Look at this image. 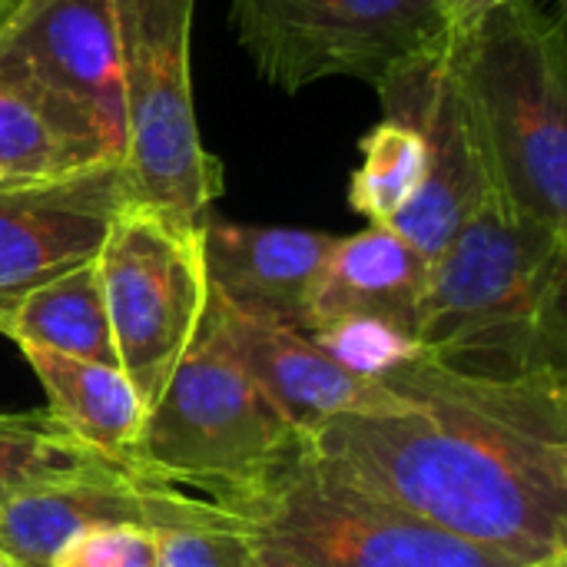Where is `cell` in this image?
I'll list each match as a JSON object with an SVG mask.
<instances>
[{"mask_svg": "<svg viewBox=\"0 0 567 567\" xmlns=\"http://www.w3.org/2000/svg\"><path fill=\"white\" fill-rule=\"evenodd\" d=\"M395 412H349L306 449L425 518L525 565L567 551V372H468L419 352L382 379Z\"/></svg>", "mask_w": 567, "mask_h": 567, "instance_id": "6da1fadb", "label": "cell"}, {"mask_svg": "<svg viewBox=\"0 0 567 567\" xmlns=\"http://www.w3.org/2000/svg\"><path fill=\"white\" fill-rule=\"evenodd\" d=\"M567 236L492 193L435 256L419 346L468 372H565Z\"/></svg>", "mask_w": 567, "mask_h": 567, "instance_id": "7a4b0ae2", "label": "cell"}, {"mask_svg": "<svg viewBox=\"0 0 567 567\" xmlns=\"http://www.w3.org/2000/svg\"><path fill=\"white\" fill-rule=\"evenodd\" d=\"M495 193L567 236V43L542 0H505L449 47Z\"/></svg>", "mask_w": 567, "mask_h": 567, "instance_id": "3957f363", "label": "cell"}, {"mask_svg": "<svg viewBox=\"0 0 567 567\" xmlns=\"http://www.w3.org/2000/svg\"><path fill=\"white\" fill-rule=\"evenodd\" d=\"M302 449V435L203 329L166 392L146 412L126 472L136 478L196 488L236 512L252 502Z\"/></svg>", "mask_w": 567, "mask_h": 567, "instance_id": "277c9868", "label": "cell"}, {"mask_svg": "<svg viewBox=\"0 0 567 567\" xmlns=\"http://www.w3.org/2000/svg\"><path fill=\"white\" fill-rule=\"evenodd\" d=\"M196 0H116L123 166L136 206L183 233H199L226 186L223 163L203 146L189 33Z\"/></svg>", "mask_w": 567, "mask_h": 567, "instance_id": "5b68a950", "label": "cell"}, {"mask_svg": "<svg viewBox=\"0 0 567 567\" xmlns=\"http://www.w3.org/2000/svg\"><path fill=\"white\" fill-rule=\"evenodd\" d=\"M229 17L262 80L286 93L355 76L389 96L455 37L442 0H233Z\"/></svg>", "mask_w": 567, "mask_h": 567, "instance_id": "8992f818", "label": "cell"}, {"mask_svg": "<svg viewBox=\"0 0 567 567\" xmlns=\"http://www.w3.org/2000/svg\"><path fill=\"white\" fill-rule=\"evenodd\" d=\"M236 515L312 567H522L495 548L455 538L359 485L312 449L299 455Z\"/></svg>", "mask_w": 567, "mask_h": 567, "instance_id": "52a82bcc", "label": "cell"}, {"mask_svg": "<svg viewBox=\"0 0 567 567\" xmlns=\"http://www.w3.org/2000/svg\"><path fill=\"white\" fill-rule=\"evenodd\" d=\"M96 269L116 365L150 412L206 319L209 279L199 233H183L133 203L113 223Z\"/></svg>", "mask_w": 567, "mask_h": 567, "instance_id": "ba28073f", "label": "cell"}, {"mask_svg": "<svg viewBox=\"0 0 567 567\" xmlns=\"http://www.w3.org/2000/svg\"><path fill=\"white\" fill-rule=\"evenodd\" d=\"M0 86L63 136L123 159L116 0H17L0 20Z\"/></svg>", "mask_w": 567, "mask_h": 567, "instance_id": "9c48e42d", "label": "cell"}, {"mask_svg": "<svg viewBox=\"0 0 567 567\" xmlns=\"http://www.w3.org/2000/svg\"><path fill=\"white\" fill-rule=\"evenodd\" d=\"M133 203L120 159L56 179L0 186V322L33 289L93 262Z\"/></svg>", "mask_w": 567, "mask_h": 567, "instance_id": "30bf717a", "label": "cell"}, {"mask_svg": "<svg viewBox=\"0 0 567 567\" xmlns=\"http://www.w3.org/2000/svg\"><path fill=\"white\" fill-rule=\"evenodd\" d=\"M382 106L385 116L409 120L422 133L429 156L419 193L389 223V229L435 262L468 216L495 193L488 156L462 96L449 50L435 66L382 96Z\"/></svg>", "mask_w": 567, "mask_h": 567, "instance_id": "8fae6325", "label": "cell"}, {"mask_svg": "<svg viewBox=\"0 0 567 567\" xmlns=\"http://www.w3.org/2000/svg\"><path fill=\"white\" fill-rule=\"evenodd\" d=\"M140 525L150 532L196 525H243V518L203 495L136 478L110 465L63 485L0 505V551L23 567H47L56 548L83 528Z\"/></svg>", "mask_w": 567, "mask_h": 567, "instance_id": "7c38bea8", "label": "cell"}, {"mask_svg": "<svg viewBox=\"0 0 567 567\" xmlns=\"http://www.w3.org/2000/svg\"><path fill=\"white\" fill-rule=\"evenodd\" d=\"M206 322L226 355L302 439L349 412L402 409V399L392 389L342 369L302 329L239 312L213 289Z\"/></svg>", "mask_w": 567, "mask_h": 567, "instance_id": "4fadbf2b", "label": "cell"}, {"mask_svg": "<svg viewBox=\"0 0 567 567\" xmlns=\"http://www.w3.org/2000/svg\"><path fill=\"white\" fill-rule=\"evenodd\" d=\"M209 289L233 309L306 332L319 272L339 236L289 226H243L216 219L199 226Z\"/></svg>", "mask_w": 567, "mask_h": 567, "instance_id": "5bb4252c", "label": "cell"}, {"mask_svg": "<svg viewBox=\"0 0 567 567\" xmlns=\"http://www.w3.org/2000/svg\"><path fill=\"white\" fill-rule=\"evenodd\" d=\"M429 276L432 262L389 226L339 236L319 272L306 332L332 319H379L419 339Z\"/></svg>", "mask_w": 567, "mask_h": 567, "instance_id": "9a60e30c", "label": "cell"}, {"mask_svg": "<svg viewBox=\"0 0 567 567\" xmlns=\"http://www.w3.org/2000/svg\"><path fill=\"white\" fill-rule=\"evenodd\" d=\"M43 385L50 419L96 455L126 468L143 429V405L116 365H100L47 349H20Z\"/></svg>", "mask_w": 567, "mask_h": 567, "instance_id": "2e32d148", "label": "cell"}, {"mask_svg": "<svg viewBox=\"0 0 567 567\" xmlns=\"http://www.w3.org/2000/svg\"><path fill=\"white\" fill-rule=\"evenodd\" d=\"M0 336H7L17 349H47L100 365H116L96 259L33 289L0 322Z\"/></svg>", "mask_w": 567, "mask_h": 567, "instance_id": "e0dca14e", "label": "cell"}, {"mask_svg": "<svg viewBox=\"0 0 567 567\" xmlns=\"http://www.w3.org/2000/svg\"><path fill=\"white\" fill-rule=\"evenodd\" d=\"M110 465L116 462L76 442L50 415L0 412V505Z\"/></svg>", "mask_w": 567, "mask_h": 567, "instance_id": "ac0fdd59", "label": "cell"}, {"mask_svg": "<svg viewBox=\"0 0 567 567\" xmlns=\"http://www.w3.org/2000/svg\"><path fill=\"white\" fill-rule=\"evenodd\" d=\"M425 140L399 116H385L362 140V166L349 179V206L372 226H389L425 179Z\"/></svg>", "mask_w": 567, "mask_h": 567, "instance_id": "d6986e66", "label": "cell"}, {"mask_svg": "<svg viewBox=\"0 0 567 567\" xmlns=\"http://www.w3.org/2000/svg\"><path fill=\"white\" fill-rule=\"evenodd\" d=\"M106 159L110 156L93 146L53 130L23 100L0 86V186L56 179Z\"/></svg>", "mask_w": 567, "mask_h": 567, "instance_id": "ffe728a7", "label": "cell"}, {"mask_svg": "<svg viewBox=\"0 0 567 567\" xmlns=\"http://www.w3.org/2000/svg\"><path fill=\"white\" fill-rule=\"evenodd\" d=\"M306 336L342 369L375 382L422 352L415 336L379 319H332L309 329Z\"/></svg>", "mask_w": 567, "mask_h": 567, "instance_id": "44dd1931", "label": "cell"}, {"mask_svg": "<svg viewBox=\"0 0 567 567\" xmlns=\"http://www.w3.org/2000/svg\"><path fill=\"white\" fill-rule=\"evenodd\" d=\"M47 567H159L156 532L140 525H96L66 538Z\"/></svg>", "mask_w": 567, "mask_h": 567, "instance_id": "7402d4cb", "label": "cell"}, {"mask_svg": "<svg viewBox=\"0 0 567 567\" xmlns=\"http://www.w3.org/2000/svg\"><path fill=\"white\" fill-rule=\"evenodd\" d=\"M159 567H246L252 532L243 525H196L156 532Z\"/></svg>", "mask_w": 567, "mask_h": 567, "instance_id": "603a6c76", "label": "cell"}, {"mask_svg": "<svg viewBox=\"0 0 567 567\" xmlns=\"http://www.w3.org/2000/svg\"><path fill=\"white\" fill-rule=\"evenodd\" d=\"M246 567H312L302 555H296L292 548L266 538V535H256L252 532V545H249V565Z\"/></svg>", "mask_w": 567, "mask_h": 567, "instance_id": "cb8c5ba5", "label": "cell"}, {"mask_svg": "<svg viewBox=\"0 0 567 567\" xmlns=\"http://www.w3.org/2000/svg\"><path fill=\"white\" fill-rule=\"evenodd\" d=\"M502 3H505V0H442V7H445V13H449V20H452L455 33L465 30L468 23H475L478 17H485L488 10L502 7Z\"/></svg>", "mask_w": 567, "mask_h": 567, "instance_id": "d4e9b609", "label": "cell"}, {"mask_svg": "<svg viewBox=\"0 0 567 567\" xmlns=\"http://www.w3.org/2000/svg\"><path fill=\"white\" fill-rule=\"evenodd\" d=\"M522 567H567V551H561V555H551V558H545V561H532V565H522Z\"/></svg>", "mask_w": 567, "mask_h": 567, "instance_id": "484cf974", "label": "cell"}, {"mask_svg": "<svg viewBox=\"0 0 567 567\" xmlns=\"http://www.w3.org/2000/svg\"><path fill=\"white\" fill-rule=\"evenodd\" d=\"M13 3H17V0H0V20H3V17H7V10H10V7H13Z\"/></svg>", "mask_w": 567, "mask_h": 567, "instance_id": "4316f807", "label": "cell"}, {"mask_svg": "<svg viewBox=\"0 0 567 567\" xmlns=\"http://www.w3.org/2000/svg\"><path fill=\"white\" fill-rule=\"evenodd\" d=\"M0 567H23V565H17V561H13V558H7V555H3V551H0Z\"/></svg>", "mask_w": 567, "mask_h": 567, "instance_id": "83f0119b", "label": "cell"}]
</instances>
